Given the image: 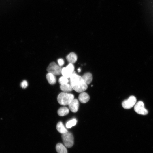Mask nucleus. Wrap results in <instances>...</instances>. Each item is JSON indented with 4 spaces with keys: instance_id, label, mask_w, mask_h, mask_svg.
Instances as JSON below:
<instances>
[{
    "instance_id": "obj_5",
    "label": "nucleus",
    "mask_w": 153,
    "mask_h": 153,
    "mask_svg": "<svg viewBox=\"0 0 153 153\" xmlns=\"http://www.w3.org/2000/svg\"><path fill=\"white\" fill-rule=\"evenodd\" d=\"M134 110L137 113L142 115H146L148 114V110L145 108L144 104L141 101H138L135 105Z\"/></svg>"
},
{
    "instance_id": "obj_12",
    "label": "nucleus",
    "mask_w": 153,
    "mask_h": 153,
    "mask_svg": "<svg viewBox=\"0 0 153 153\" xmlns=\"http://www.w3.org/2000/svg\"><path fill=\"white\" fill-rule=\"evenodd\" d=\"M56 149L58 153H67L65 146L60 143H58L56 144Z\"/></svg>"
},
{
    "instance_id": "obj_17",
    "label": "nucleus",
    "mask_w": 153,
    "mask_h": 153,
    "mask_svg": "<svg viewBox=\"0 0 153 153\" xmlns=\"http://www.w3.org/2000/svg\"><path fill=\"white\" fill-rule=\"evenodd\" d=\"M77 121L76 119H73L67 122L66 124V127L68 128H71L76 125Z\"/></svg>"
},
{
    "instance_id": "obj_6",
    "label": "nucleus",
    "mask_w": 153,
    "mask_h": 153,
    "mask_svg": "<svg viewBox=\"0 0 153 153\" xmlns=\"http://www.w3.org/2000/svg\"><path fill=\"white\" fill-rule=\"evenodd\" d=\"M136 101V99L134 96H131L122 102V106L125 109H130L135 105Z\"/></svg>"
},
{
    "instance_id": "obj_11",
    "label": "nucleus",
    "mask_w": 153,
    "mask_h": 153,
    "mask_svg": "<svg viewBox=\"0 0 153 153\" xmlns=\"http://www.w3.org/2000/svg\"><path fill=\"white\" fill-rule=\"evenodd\" d=\"M56 128L58 131L60 133L63 134L68 132V131L65 128L62 122H59L57 123Z\"/></svg>"
},
{
    "instance_id": "obj_8",
    "label": "nucleus",
    "mask_w": 153,
    "mask_h": 153,
    "mask_svg": "<svg viewBox=\"0 0 153 153\" xmlns=\"http://www.w3.org/2000/svg\"><path fill=\"white\" fill-rule=\"evenodd\" d=\"M70 110L73 112H76L79 108V102L77 99H73L68 105Z\"/></svg>"
},
{
    "instance_id": "obj_16",
    "label": "nucleus",
    "mask_w": 153,
    "mask_h": 153,
    "mask_svg": "<svg viewBox=\"0 0 153 153\" xmlns=\"http://www.w3.org/2000/svg\"><path fill=\"white\" fill-rule=\"evenodd\" d=\"M60 88L61 90L64 92H71L73 89L71 84L68 83L61 85Z\"/></svg>"
},
{
    "instance_id": "obj_18",
    "label": "nucleus",
    "mask_w": 153,
    "mask_h": 153,
    "mask_svg": "<svg viewBox=\"0 0 153 153\" xmlns=\"http://www.w3.org/2000/svg\"><path fill=\"white\" fill-rule=\"evenodd\" d=\"M58 81L60 84L62 85L68 83L69 80L68 78L63 76L59 78Z\"/></svg>"
},
{
    "instance_id": "obj_9",
    "label": "nucleus",
    "mask_w": 153,
    "mask_h": 153,
    "mask_svg": "<svg viewBox=\"0 0 153 153\" xmlns=\"http://www.w3.org/2000/svg\"><path fill=\"white\" fill-rule=\"evenodd\" d=\"M90 97L88 94L85 92H81L78 97L79 101L82 103H85L88 101Z\"/></svg>"
},
{
    "instance_id": "obj_19",
    "label": "nucleus",
    "mask_w": 153,
    "mask_h": 153,
    "mask_svg": "<svg viewBox=\"0 0 153 153\" xmlns=\"http://www.w3.org/2000/svg\"><path fill=\"white\" fill-rule=\"evenodd\" d=\"M28 85L27 82L26 80L22 81L21 83V86L23 88H25L27 87Z\"/></svg>"
},
{
    "instance_id": "obj_4",
    "label": "nucleus",
    "mask_w": 153,
    "mask_h": 153,
    "mask_svg": "<svg viewBox=\"0 0 153 153\" xmlns=\"http://www.w3.org/2000/svg\"><path fill=\"white\" fill-rule=\"evenodd\" d=\"M62 68L55 62L50 63L47 69L48 72L50 73L55 75H59L61 74Z\"/></svg>"
},
{
    "instance_id": "obj_7",
    "label": "nucleus",
    "mask_w": 153,
    "mask_h": 153,
    "mask_svg": "<svg viewBox=\"0 0 153 153\" xmlns=\"http://www.w3.org/2000/svg\"><path fill=\"white\" fill-rule=\"evenodd\" d=\"M74 69L73 64L69 63L66 67L62 69L61 74L64 76L68 78H70L74 72Z\"/></svg>"
},
{
    "instance_id": "obj_15",
    "label": "nucleus",
    "mask_w": 153,
    "mask_h": 153,
    "mask_svg": "<svg viewBox=\"0 0 153 153\" xmlns=\"http://www.w3.org/2000/svg\"><path fill=\"white\" fill-rule=\"evenodd\" d=\"M69 109L67 107L60 108L58 110V114L60 116H63L67 115L69 113Z\"/></svg>"
},
{
    "instance_id": "obj_1",
    "label": "nucleus",
    "mask_w": 153,
    "mask_h": 153,
    "mask_svg": "<svg viewBox=\"0 0 153 153\" xmlns=\"http://www.w3.org/2000/svg\"><path fill=\"white\" fill-rule=\"evenodd\" d=\"M70 78V84L73 89L78 92H83L87 88V84L82 77L73 72Z\"/></svg>"
},
{
    "instance_id": "obj_20",
    "label": "nucleus",
    "mask_w": 153,
    "mask_h": 153,
    "mask_svg": "<svg viewBox=\"0 0 153 153\" xmlns=\"http://www.w3.org/2000/svg\"><path fill=\"white\" fill-rule=\"evenodd\" d=\"M58 65L60 67L62 66L64 63V60L61 58L58 59Z\"/></svg>"
},
{
    "instance_id": "obj_13",
    "label": "nucleus",
    "mask_w": 153,
    "mask_h": 153,
    "mask_svg": "<svg viewBox=\"0 0 153 153\" xmlns=\"http://www.w3.org/2000/svg\"><path fill=\"white\" fill-rule=\"evenodd\" d=\"M82 78L85 82L87 84H90L92 79V74L90 73H86L84 74Z\"/></svg>"
},
{
    "instance_id": "obj_2",
    "label": "nucleus",
    "mask_w": 153,
    "mask_h": 153,
    "mask_svg": "<svg viewBox=\"0 0 153 153\" xmlns=\"http://www.w3.org/2000/svg\"><path fill=\"white\" fill-rule=\"evenodd\" d=\"M74 99V95L71 93L62 92L58 95L57 100L58 103L63 105H68Z\"/></svg>"
},
{
    "instance_id": "obj_3",
    "label": "nucleus",
    "mask_w": 153,
    "mask_h": 153,
    "mask_svg": "<svg viewBox=\"0 0 153 153\" xmlns=\"http://www.w3.org/2000/svg\"><path fill=\"white\" fill-rule=\"evenodd\" d=\"M62 137L64 145L67 148H71L74 144V138L72 134L68 132L62 134Z\"/></svg>"
},
{
    "instance_id": "obj_14",
    "label": "nucleus",
    "mask_w": 153,
    "mask_h": 153,
    "mask_svg": "<svg viewBox=\"0 0 153 153\" xmlns=\"http://www.w3.org/2000/svg\"><path fill=\"white\" fill-rule=\"evenodd\" d=\"M46 78L48 83L51 84H54L56 82V78L54 75L48 72L46 74Z\"/></svg>"
},
{
    "instance_id": "obj_10",
    "label": "nucleus",
    "mask_w": 153,
    "mask_h": 153,
    "mask_svg": "<svg viewBox=\"0 0 153 153\" xmlns=\"http://www.w3.org/2000/svg\"><path fill=\"white\" fill-rule=\"evenodd\" d=\"M66 59L69 63H73L76 62L77 59V55L75 53H70L66 57Z\"/></svg>"
},
{
    "instance_id": "obj_21",
    "label": "nucleus",
    "mask_w": 153,
    "mask_h": 153,
    "mask_svg": "<svg viewBox=\"0 0 153 153\" xmlns=\"http://www.w3.org/2000/svg\"><path fill=\"white\" fill-rule=\"evenodd\" d=\"M78 72H80L81 71V69L80 68H78Z\"/></svg>"
}]
</instances>
